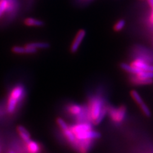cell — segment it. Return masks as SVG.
Wrapping results in <instances>:
<instances>
[{
	"mask_svg": "<svg viewBox=\"0 0 153 153\" xmlns=\"http://www.w3.org/2000/svg\"><path fill=\"white\" fill-rule=\"evenodd\" d=\"M131 65H132L134 67H135V68H137L140 69L142 70L151 71V72H153V66L149 65L144 63V62H143L141 59H137L135 61H134L131 64Z\"/></svg>",
	"mask_w": 153,
	"mask_h": 153,
	"instance_id": "6",
	"label": "cell"
},
{
	"mask_svg": "<svg viewBox=\"0 0 153 153\" xmlns=\"http://www.w3.org/2000/svg\"><path fill=\"white\" fill-rule=\"evenodd\" d=\"M9 153H14V152H13V151H10V152H9Z\"/></svg>",
	"mask_w": 153,
	"mask_h": 153,
	"instance_id": "27",
	"label": "cell"
},
{
	"mask_svg": "<svg viewBox=\"0 0 153 153\" xmlns=\"http://www.w3.org/2000/svg\"><path fill=\"white\" fill-rule=\"evenodd\" d=\"M108 111V108L106 107H103L101 112H100V115L98 116V117H97V119H96V120L94 121V124H96V125H97V124H99L102 121L103 119H104V117H105V115L107 113Z\"/></svg>",
	"mask_w": 153,
	"mask_h": 153,
	"instance_id": "17",
	"label": "cell"
},
{
	"mask_svg": "<svg viewBox=\"0 0 153 153\" xmlns=\"http://www.w3.org/2000/svg\"><path fill=\"white\" fill-rule=\"evenodd\" d=\"M121 68L124 70V71H127V72H129L130 74H134V75H137L138 73H140L141 71H142L140 69H138L135 68V67L131 65H128L125 63H123L120 65Z\"/></svg>",
	"mask_w": 153,
	"mask_h": 153,
	"instance_id": "8",
	"label": "cell"
},
{
	"mask_svg": "<svg viewBox=\"0 0 153 153\" xmlns=\"http://www.w3.org/2000/svg\"><path fill=\"white\" fill-rule=\"evenodd\" d=\"M136 75L138 76V77H140L142 79H153V72H151V71L142 70Z\"/></svg>",
	"mask_w": 153,
	"mask_h": 153,
	"instance_id": "20",
	"label": "cell"
},
{
	"mask_svg": "<svg viewBox=\"0 0 153 153\" xmlns=\"http://www.w3.org/2000/svg\"><path fill=\"white\" fill-rule=\"evenodd\" d=\"M71 128L70 129V130L74 134L79 133V132H83V131L92 130L91 124L89 123H86L76 124V125H75Z\"/></svg>",
	"mask_w": 153,
	"mask_h": 153,
	"instance_id": "7",
	"label": "cell"
},
{
	"mask_svg": "<svg viewBox=\"0 0 153 153\" xmlns=\"http://www.w3.org/2000/svg\"><path fill=\"white\" fill-rule=\"evenodd\" d=\"M151 22L153 24V13H152V15L151 17Z\"/></svg>",
	"mask_w": 153,
	"mask_h": 153,
	"instance_id": "26",
	"label": "cell"
},
{
	"mask_svg": "<svg viewBox=\"0 0 153 153\" xmlns=\"http://www.w3.org/2000/svg\"><path fill=\"white\" fill-rule=\"evenodd\" d=\"M23 93H24L23 88L21 85H19L12 90L10 97L16 99L19 102L21 99V97H22Z\"/></svg>",
	"mask_w": 153,
	"mask_h": 153,
	"instance_id": "12",
	"label": "cell"
},
{
	"mask_svg": "<svg viewBox=\"0 0 153 153\" xmlns=\"http://www.w3.org/2000/svg\"><path fill=\"white\" fill-rule=\"evenodd\" d=\"M131 96L133 98V99L135 100V102L138 104V105H141L142 103H143V100L142 99L140 95L138 94V93L135 90H132L131 91Z\"/></svg>",
	"mask_w": 153,
	"mask_h": 153,
	"instance_id": "19",
	"label": "cell"
},
{
	"mask_svg": "<svg viewBox=\"0 0 153 153\" xmlns=\"http://www.w3.org/2000/svg\"><path fill=\"white\" fill-rule=\"evenodd\" d=\"M8 8V2L7 0H1L0 1V17L5 12L7 9Z\"/></svg>",
	"mask_w": 153,
	"mask_h": 153,
	"instance_id": "21",
	"label": "cell"
},
{
	"mask_svg": "<svg viewBox=\"0 0 153 153\" xmlns=\"http://www.w3.org/2000/svg\"><path fill=\"white\" fill-rule=\"evenodd\" d=\"M25 25L28 26L41 27L44 25V22L41 20H38L34 18H27L25 20Z\"/></svg>",
	"mask_w": 153,
	"mask_h": 153,
	"instance_id": "9",
	"label": "cell"
},
{
	"mask_svg": "<svg viewBox=\"0 0 153 153\" xmlns=\"http://www.w3.org/2000/svg\"><path fill=\"white\" fill-rule=\"evenodd\" d=\"M109 116L114 123H121L125 118L126 113V108L125 106H121L117 108H111L108 109Z\"/></svg>",
	"mask_w": 153,
	"mask_h": 153,
	"instance_id": "2",
	"label": "cell"
},
{
	"mask_svg": "<svg viewBox=\"0 0 153 153\" xmlns=\"http://www.w3.org/2000/svg\"><path fill=\"white\" fill-rule=\"evenodd\" d=\"M64 135H65V137H66L68 140L70 142V143H75V140H76V137L75 134L70 130V129L68 128V129H66V130L63 131Z\"/></svg>",
	"mask_w": 153,
	"mask_h": 153,
	"instance_id": "16",
	"label": "cell"
},
{
	"mask_svg": "<svg viewBox=\"0 0 153 153\" xmlns=\"http://www.w3.org/2000/svg\"><path fill=\"white\" fill-rule=\"evenodd\" d=\"M17 131L19 133V135L21 137V138L24 140V141L26 142V143H28L30 141H31L30 139V135L27 130L24 128L22 126H19L17 127Z\"/></svg>",
	"mask_w": 153,
	"mask_h": 153,
	"instance_id": "11",
	"label": "cell"
},
{
	"mask_svg": "<svg viewBox=\"0 0 153 153\" xmlns=\"http://www.w3.org/2000/svg\"><path fill=\"white\" fill-rule=\"evenodd\" d=\"M126 25V22L124 19H120L119 21L116 22V25H114V29L116 31H120Z\"/></svg>",
	"mask_w": 153,
	"mask_h": 153,
	"instance_id": "22",
	"label": "cell"
},
{
	"mask_svg": "<svg viewBox=\"0 0 153 153\" xmlns=\"http://www.w3.org/2000/svg\"><path fill=\"white\" fill-rule=\"evenodd\" d=\"M152 8V13H153V8Z\"/></svg>",
	"mask_w": 153,
	"mask_h": 153,
	"instance_id": "28",
	"label": "cell"
},
{
	"mask_svg": "<svg viewBox=\"0 0 153 153\" xmlns=\"http://www.w3.org/2000/svg\"><path fill=\"white\" fill-rule=\"evenodd\" d=\"M131 82L137 85H147L152 84L153 80L150 79H142L136 75L131 78Z\"/></svg>",
	"mask_w": 153,
	"mask_h": 153,
	"instance_id": "10",
	"label": "cell"
},
{
	"mask_svg": "<svg viewBox=\"0 0 153 153\" xmlns=\"http://www.w3.org/2000/svg\"><path fill=\"white\" fill-rule=\"evenodd\" d=\"M75 135L76 137V139L79 140H88L97 139V138H100L102 136L100 133L96 131H93L92 130L75 133Z\"/></svg>",
	"mask_w": 153,
	"mask_h": 153,
	"instance_id": "3",
	"label": "cell"
},
{
	"mask_svg": "<svg viewBox=\"0 0 153 153\" xmlns=\"http://www.w3.org/2000/svg\"><path fill=\"white\" fill-rule=\"evenodd\" d=\"M140 107L143 113L147 117H150L151 116V112L150 111V109L147 106L146 104L144 102L142 103L141 105H140Z\"/></svg>",
	"mask_w": 153,
	"mask_h": 153,
	"instance_id": "23",
	"label": "cell"
},
{
	"mask_svg": "<svg viewBox=\"0 0 153 153\" xmlns=\"http://www.w3.org/2000/svg\"><path fill=\"white\" fill-rule=\"evenodd\" d=\"M103 100L100 97H93L89 104V116L94 121L97 119L103 107Z\"/></svg>",
	"mask_w": 153,
	"mask_h": 153,
	"instance_id": "1",
	"label": "cell"
},
{
	"mask_svg": "<svg viewBox=\"0 0 153 153\" xmlns=\"http://www.w3.org/2000/svg\"><path fill=\"white\" fill-rule=\"evenodd\" d=\"M148 3H149L151 7L153 8V0H148Z\"/></svg>",
	"mask_w": 153,
	"mask_h": 153,
	"instance_id": "25",
	"label": "cell"
},
{
	"mask_svg": "<svg viewBox=\"0 0 153 153\" xmlns=\"http://www.w3.org/2000/svg\"><path fill=\"white\" fill-rule=\"evenodd\" d=\"M57 123L63 131H65L66 130V129L68 128V126L66 124V123H65V121L63 120V119H62L61 118H57Z\"/></svg>",
	"mask_w": 153,
	"mask_h": 153,
	"instance_id": "24",
	"label": "cell"
},
{
	"mask_svg": "<svg viewBox=\"0 0 153 153\" xmlns=\"http://www.w3.org/2000/svg\"><path fill=\"white\" fill-rule=\"evenodd\" d=\"M12 51L16 54H34L37 52V49L35 48L30 47H19L15 46L12 48Z\"/></svg>",
	"mask_w": 153,
	"mask_h": 153,
	"instance_id": "5",
	"label": "cell"
},
{
	"mask_svg": "<svg viewBox=\"0 0 153 153\" xmlns=\"http://www.w3.org/2000/svg\"><path fill=\"white\" fill-rule=\"evenodd\" d=\"M17 103H18V101L16 99L12 98V97L9 98L8 102V107H7L8 112L12 113L14 112Z\"/></svg>",
	"mask_w": 153,
	"mask_h": 153,
	"instance_id": "14",
	"label": "cell"
},
{
	"mask_svg": "<svg viewBox=\"0 0 153 153\" xmlns=\"http://www.w3.org/2000/svg\"><path fill=\"white\" fill-rule=\"evenodd\" d=\"M69 111L75 116H79L80 114L83 112L82 107L78 105H72L69 107Z\"/></svg>",
	"mask_w": 153,
	"mask_h": 153,
	"instance_id": "15",
	"label": "cell"
},
{
	"mask_svg": "<svg viewBox=\"0 0 153 153\" xmlns=\"http://www.w3.org/2000/svg\"><path fill=\"white\" fill-rule=\"evenodd\" d=\"M86 35V31L84 30H80L77 34H76L75 39L74 40L73 44H71V52L72 53H75V52L77 51L79 49V48L82 43V40H84V38Z\"/></svg>",
	"mask_w": 153,
	"mask_h": 153,
	"instance_id": "4",
	"label": "cell"
},
{
	"mask_svg": "<svg viewBox=\"0 0 153 153\" xmlns=\"http://www.w3.org/2000/svg\"><path fill=\"white\" fill-rule=\"evenodd\" d=\"M26 46L30 47L35 49H48L50 47V44L47 42H35V43H30L27 44Z\"/></svg>",
	"mask_w": 153,
	"mask_h": 153,
	"instance_id": "13",
	"label": "cell"
},
{
	"mask_svg": "<svg viewBox=\"0 0 153 153\" xmlns=\"http://www.w3.org/2000/svg\"><path fill=\"white\" fill-rule=\"evenodd\" d=\"M27 143L28 150L30 153H37L39 151V147L35 142L30 141Z\"/></svg>",
	"mask_w": 153,
	"mask_h": 153,
	"instance_id": "18",
	"label": "cell"
}]
</instances>
